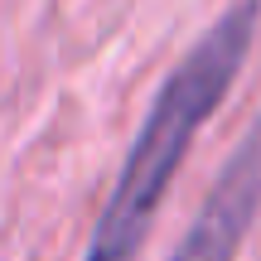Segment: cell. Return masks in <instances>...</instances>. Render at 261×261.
Here are the masks:
<instances>
[{"instance_id":"cell-1","label":"cell","mask_w":261,"mask_h":261,"mask_svg":"<svg viewBox=\"0 0 261 261\" xmlns=\"http://www.w3.org/2000/svg\"><path fill=\"white\" fill-rule=\"evenodd\" d=\"M256 29H261V0H237L165 73V83L155 87V97H150L145 116L126 145V160L92 223L83 261H140L145 237L165 208L169 189H174L179 169H184L189 150H194L198 130L232 97L237 77L252 58Z\"/></svg>"},{"instance_id":"cell-2","label":"cell","mask_w":261,"mask_h":261,"mask_svg":"<svg viewBox=\"0 0 261 261\" xmlns=\"http://www.w3.org/2000/svg\"><path fill=\"white\" fill-rule=\"evenodd\" d=\"M256 218H261V112L242 130L232 155L223 160L218 179L208 184L203 203L189 218L169 261H237Z\"/></svg>"}]
</instances>
